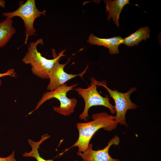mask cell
<instances>
[{
    "label": "cell",
    "mask_w": 161,
    "mask_h": 161,
    "mask_svg": "<svg viewBox=\"0 0 161 161\" xmlns=\"http://www.w3.org/2000/svg\"><path fill=\"white\" fill-rule=\"evenodd\" d=\"M5 1L4 0H0V6L4 8L5 7Z\"/></svg>",
    "instance_id": "16"
},
{
    "label": "cell",
    "mask_w": 161,
    "mask_h": 161,
    "mask_svg": "<svg viewBox=\"0 0 161 161\" xmlns=\"http://www.w3.org/2000/svg\"><path fill=\"white\" fill-rule=\"evenodd\" d=\"M13 23L12 19L8 18L0 22V48L4 47L15 33Z\"/></svg>",
    "instance_id": "11"
},
{
    "label": "cell",
    "mask_w": 161,
    "mask_h": 161,
    "mask_svg": "<svg viewBox=\"0 0 161 161\" xmlns=\"http://www.w3.org/2000/svg\"><path fill=\"white\" fill-rule=\"evenodd\" d=\"M15 152L13 151L11 154L6 157H0V161H17L15 158Z\"/></svg>",
    "instance_id": "15"
},
{
    "label": "cell",
    "mask_w": 161,
    "mask_h": 161,
    "mask_svg": "<svg viewBox=\"0 0 161 161\" xmlns=\"http://www.w3.org/2000/svg\"><path fill=\"white\" fill-rule=\"evenodd\" d=\"M58 58L55 62L49 74V83L47 86V89L49 91H53L62 85L68 80L77 76L82 77L86 72L88 68L87 66L86 68L81 73L78 74H68L65 72L64 68L70 61L69 59L67 62L64 64H60Z\"/></svg>",
    "instance_id": "7"
},
{
    "label": "cell",
    "mask_w": 161,
    "mask_h": 161,
    "mask_svg": "<svg viewBox=\"0 0 161 161\" xmlns=\"http://www.w3.org/2000/svg\"><path fill=\"white\" fill-rule=\"evenodd\" d=\"M91 116L93 120L92 121L76 123L79 133L78 139L73 145L64 152L77 146L78 148V152H83L88 148L91 139L98 130L103 128L105 130L110 131L115 129L118 124L114 116L106 112L94 114Z\"/></svg>",
    "instance_id": "1"
},
{
    "label": "cell",
    "mask_w": 161,
    "mask_h": 161,
    "mask_svg": "<svg viewBox=\"0 0 161 161\" xmlns=\"http://www.w3.org/2000/svg\"><path fill=\"white\" fill-rule=\"evenodd\" d=\"M90 81V85L88 88L84 89L79 87L74 89L83 98L85 102L84 110L79 116L80 119L87 121L89 109L94 106H103L108 108L112 114L116 113L114 106L110 103L109 96L106 95L103 97L97 91V80L94 78H91Z\"/></svg>",
    "instance_id": "5"
},
{
    "label": "cell",
    "mask_w": 161,
    "mask_h": 161,
    "mask_svg": "<svg viewBox=\"0 0 161 161\" xmlns=\"http://www.w3.org/2000/svg\"><path fill=\"white\" fill-rule=\"evenodd\" d=\"M120 142L119 138L116 135L109 141L107 145L102 149L94 150L92 149V144L90 143L86 150L83 153L78 152L77 154L81 157L83 161H120L119 159L112 158L109 153L112 145H118Z\"/></svg>",
    "instance_id": "8"
},
{
    "label": "cell",
    "mask_w": 161,
    "mask_h": 161,
    "mask_svg": "<svg viewBox=\"0 0 161 161\" xmlns=\"http://www.w3.org/2000/svg\"><path fill=\"white\" fill-rule=\"evenodd\" d=\"M50 137V136L48 134H44L41 136L40 140L37 142H34L31 139H29L28 142L31 147L32 150L29 152H25L23 154L22 156L26 157H33L37 161H53V160H46L43 159L40 156L38 151L40 145L44 141Z\"/></svg>",
    "instance_id": "13"
},
{
    "label": "cell",
    "mask_w": 161,
    "mask_h": 161,
    "mask_svg": "<svg viewBox=\"0 0 161 161\" xmlns=\"http://www.w3.org/2000/svg\"><path fill=\"white\" fill-rule=\"evenodd\" d=\"M19 7L16 10L3 13L4 16L12 19L14 17L21 18L23 21L25 27L26 36L24 43L26 44L29 36L35 34L36 30L33 26L35 19L41 15L45 16L46 11H40L36 7L35 0H27L25 3L20 1Z\"/></svg>",
    "instance_id": "3"
},
{
    "label": "cell",
    "mask_w": 161,
    "mask_h": 161,
    "mask_svg": "<svg viewBox=\"0 0 161 161\" xmlns=\"http://www.w3.org/2000/svg\"><path fill=\"white\" fill-rule=\"evenodd\" d=\"M97 86H102L105 88L110 94V97L114 100L115 104L114 107L116 113L114 116L117 122L127 127L126 118V114L127 111L129 109H136L138 106L133 103L130 98L131 95L136 90V88L131 87L127 92L123 93L116 89L112 90L109 88L105 80L100 81L97 80Z\"/></svg>",
    "instance_id": "6"
},
{
    "label": "cell",
    "mask_w": 161,
    "mask_h": 161,
    "mask_svg": "<svg viewBox=\"0 0 161 161\" xmlns=\"http://www.w3.org/2000/svg\"><path fill=\"white\" fill-rule=\"evenodd\" d=\"M150 30L148 27H143L128 36L123 38V44L128 47L137 45L142 40L146 41L149 37Z\"/></svg>",
    "instance_id": "12"
},
{
    "label": "cell",
    "mask_w": 161,
    "mask_h": 161,
    "mask_svg": "<svg viewBox=\"0 0 161 161\" xmlns=\"http://www.w3.org/2000/svg\"><path fill=\"white\" fill-rule=\"evenodd\" d=\"M16 73L15 72L14 69L11 68L7 70L6 72L0 73V78L6 76H10L12 77H15L16 75ZM2 81L0 79V86L1 85Z\"/></svg>",
    "instance_id": "14"
},
{
    "label": "cell",
    "mask_w": 161,
    "mask_h": 161,
    "mask_svg": "<svg viewBox=\"0 0 161 161\" xmlns=\"http://www.w3.org/2000/svg\"><path fill=\"white\" fill-rule=\"evenodd\" d=\"M78 84L68 86L64 84L56 89L44 93L38 102L35 108L29 113L30 114L37 110L41 105L48 100L52 98L58 99L60 102L59 107L54 106L53 110L57 112L64 116H69L74 112V109L77 104V100L74 98H68L66 95L69 91L73 89Z\"/></svg>",
    "instance_id": "4"
},
{
    "label": "cell",
    "mask_w": 161,
    "mask_h": 161,
    "mask_svg": "<svg viewBox=\"0 0 161 161\" xmlns=\"http://www.w3.org/2000/svg\"><path fill=\"white\" fill-rule=\"evenodd\" d=\"M106 4V13L109 12L107 16V20L110 21L112 18L114 24L117 27L120 26L119 20L120 14L123 7L126 4H129V0H105Z\"/></svg>",
    "instance_id": "10"
},
{
    "label": "cell",
    "mask_w": 161,
    "mask_h": 161,
    "mask_svg": "<svg viewBox=\"0 0 161 161\" xmlns=\"http://www.w3.org/2000/svg\"><path fill=\"white\" fill-rule=\"evenodd\" d=\"M87 42L91 44L102 46L108 48L110 54H119V45L123 44V38L120 36L109 38H100L96 37L92 33L90 35Z\"/></svg>",
    "instance_id": "9"
},
{
    "label": "cell",
    "mask_w": 161,
    "mask_h": 161,
    "mask_svg": "<svg viewBox=\"0 0 161 161\" xmlns=\"http://www.w3.org/2000/svg\"><path fill=\"white\" fill-rule=\"evenodd\" d=\"M39 44H43L42 38L38 39L36 41L31 42L22 61L25 64L30 65L31 71L34 75L41 79H48L49 72L56 61L58 58L66 56L64 54L66 49L61 51L58 55L55 50L52 49L53 59H49L43 57L38 51L37 47Z\"/></svg>",
    "instance_id": "2"
}]
</instances>
